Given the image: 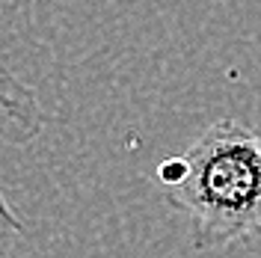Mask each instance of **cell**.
<instances>
[{"label": "cell", "instance_id": "1", "mask_svg": "<svg viewBox=\"0 0 261 258\" xmlns=\"http://www.w3.org/2000/svg\"><path fill=\"white\" fill-rule=\"evenodd\" d=\"M184 178L166 187V205L193 220L196 249H226L261 231V137L238 119H220L184 151Z\"/></svg>", "mask_w": 261, "mask_h": 258}, {"label": "cell", "instance_id": "2", "mask_svg": "<svg viewBox=\"0 0 261 258\" xmlns=\"http://www.w3.org/2000/svg\"><path fill=\"white\" fill-rule=\"evenodd\" d=\"M0 113L18 128V140L36 137L39 128H42V119H45L30 86L9 81V78L0 81ZM24 235H27V228L21 223V217L12 211V205L6 202V196L0 190V258L15 255V249H18V243L24 241Z\"/></svg>", "mask_w": 261, "mask_h": 258}]
</instances>
